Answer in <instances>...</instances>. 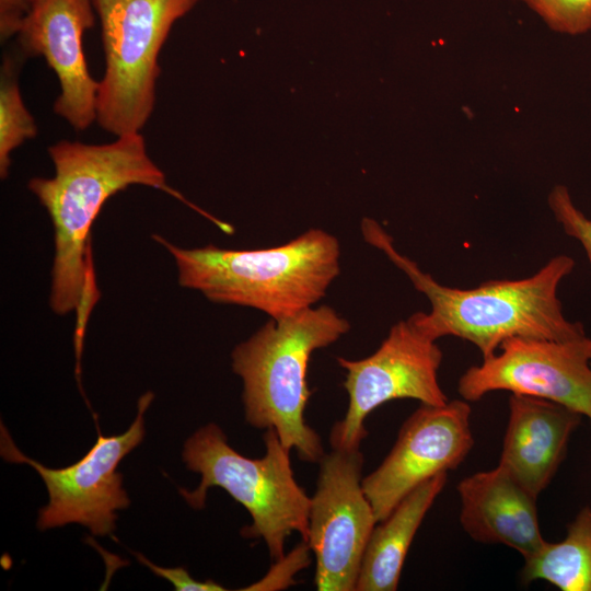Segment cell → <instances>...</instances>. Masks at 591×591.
Masks as SVG:
<instances>
[{
  "label": "cell",
  "instance_id": "9",
  "mask_svg": "<svg viewBox=\"0 0 591 591\" xmlns=\"http://www.w3.org/2000/svg\"><path fill=\"white\" fill-rule=\"evenodd\" d=\"M318 464L306 543L315 556L318 591H356L364 551L378 523L362 488L360 449H333Z\"/></svg>",
  "mask_w": 591,
  "mask_h": 591
},
{
  "label": "cell",
  "instance_id": "1",
  "mask_svg": "<svg viewBox=\"0 0 591 591\" xmlns=\"http://www.w3.org/2000/svg\"><path fill=\"white\" fill-rule=\"evenodd\" d=\"M48 155L55 167L54 176L33 177L27 186L47 210L54 227L49 305L58 315L78 313L74 343L81 349L86 315L99 298L90 233L106 200L130 185H144L179 199L220 229L225 222L167 185L140 132L123 135L103 144L61 140L48 147Z\"/></svg>",
  "mask_w": 591,
  "mask_h": 591
},
{
  "label": "cell",
  "instance_id": "20",
  "mask_svg": "<svg viewBox=\"0 0 591 591\" xmlns=\"http://www.w3.org/2000/svg\"><path fill=\"white\" fill-rule=\"evenodd\" d=\"M309 551H311L309 544L302 541L289 555L275 560V565L260 581L243 590H279L293 584L291 577L310 563Z\"/></svg>",
  "mask_w": 591,
  "mask_h": 591
},
{
  "label": "cell",
  "instance_id": "8",
  "mask_svg": "<svg viewBox=\"0 0 591 591\" xmlns=\"http://www.w3.org/2000/svg\"><path fill=\"white\" fill-rule=\"evenodd\" d=\"M152 399L150 392L140 397L136 418L124 433L105 437L97 427L95 444L78 462L62 468H50L26 456L1 424L2 457L32 466L46 485L49 500L38 511L39 530L79 523L94 535L113 533L116 512L130 502L117 466L143 440L144 414Z\"/></svg>",
  "mask_w": 591,
  "mask_h": 591
},
{
  "label": "cell",
  "instance_id": "18",
  "mask_svg": "<svg viewBox=\"0 0 591 591\" xmlns=\"http://www.w3.org/2000/svg\"><path fill=\"white\" fill-rule=\"evenodd\" d=\"M554 32L581 35L591 30V0H519Z\"/></svg>",
  "mask_w": 591,
  "mask_h": 591
},
{
  "label": "cell",
  "instance_id": "19",
  "mask_svg": "<svg viewBox=\"0 0 591 591\" xmlns=\"http://www.w3.org/2000/svg\"><path fill=\"white\" fill-rule=\"evenodd\" d=\"M548 207L566 235L580 243L591 267V219L573 202L565 185H556L547 197Z\"/></svg>",
  "mask_w": 591,
  "mask_h": 591
},
{
  "label": "cell",
  "instance_id": "5",
  "mask_svg": "<svg viewBox=\"0 0 591 591\" xmlns=\"http://www.w3.org/2000/svg\"><path fill=\"white\" fill-rule=\"evenodd\" d=\"M265 454L250 459L228 443L223 430L210 422L194 432L183 450L188 470L201 476L194 490L179 489L193 509H202L210 487L223 488L250 513L252 523L241 530L247 538H262L269 556L285 555L287 538L297 532L308 541L311 497L298 484L290 462V450L273 428L263 434Z\"/></svg>",
  "mask_w": 591,
  "mask_h": 591
},
{
  "label": "cell",
  "instance_id": "3",
  "mask_svg": "<svg viewBox=\"0 0 591 591\" xmlns=\"http://www.w3.org/2000/svg\"><path fill=\"white\" fill-rule=\"evenodd\" d=\"M174 258L178 283L208 300L259 310L273 320L312 308L340 273L336 236L310 229L275 247L227 250L212 244L179 247L152 236Z\"/></svg>",
  "mask_w": 591,
  "mask_h": 591
},
{
  "label": "cell",
  "instance_id": "4",
  "mask_svg": "<svg viewBox=\"0 0 591 591\" xmlns=\"http://www.w3.org/2000/svg\"><path fill=\"white\" fill-rule=\"evenodd\" d=\"M350 329L349 322L328 305L270 318L234 347L232 370L243 382L245 420L257 429L273 428L281 443L300 460L317 463L322 439L304 417L311 396L306 382L312 354Z\"/></svg>",
  "mask_w": 591,
  "mask_h": 591
},
{
  "label": "cell",
  "instance_id": "14",
  "mask_svg": "<svg viewBox=\"0 0 591 591\" xmlns=\"http://www.w3.org/2000/svg\"><path fill=\"white\" fill-rule=\"evenodd\" d=\"M460 523L483 544H500L524 558L545 542L536 499L501 466L474 473L457 484Z\"/></svg>",
  "mask_w": 591,
  "mask_h": 591
},
{
  "label": "cell",
  "instance_id": "23",
  "mask_svg": "<svg viewBox=\"0 0 591 591\" xmlns=\"http://www.w3.org/2000/svg\"><path fill=\"white\" fill-rule=\"evenodd\" d=\"M35 1H36V0H31L32 3L35 2Z\"/></svg>",
  "mask_w": 591,
  "mask_h": 591
},
{
  "label": "cell",
  "instance_id": "10",
  "mask_svg": "<svg viewBox=\"0 0 591 591\" xmlns=\"http://www.w3.org/2000/svg\"><path fill=\"white\" fill-rule=\"evenodd\" d=\"M506 391L561 404L591 424V337L551 340L513 337L460 376L457 392L472 403Z\"/></svg>",
  "mask_w": 591,
  "mask_h": 591
},
{
  "label": "cell",
  "instance_id": "16",
  "mask_svg": "<svg viewBox=\"0 0 591 591\" xmlns=\"http://www.w3.org/2000/svg\"><path fill=\"white\" fill-rule=\"evenodd\" d=\"M523 559L526 583L543 580L561 591H591V508L580 509L563 540L545 541Z\"/></svg>",
  "mask_w": 591,
  "mask_h": 591
},
{
  "label": "cell",
  "instance_id": "22",
  "mask_svg": "<svg viewBox=\"0 0 591 591\" xmlns=\"http://www.w3.org/2000/svg\"><path fill=\"white\" fill-rule=\"evenodd\" d=\"M31 8V0H0V37L2 42L19 34Z\"/></svg>",
  "mask_w": 591,
  "mask_h": 591
},
{
  "label": "cell",
  "instance_id": "11",
  "mask_svg": "<svg viewBox=\"0 0 591 591\" xmlns=\"http://www.w3.org/2000/svg\"><path fill=\"white\" fill-rule=\"evenodd\" d=\"M472 408L465 399L421 404L402 425L382 461L362 478L378 522L420 484L456 468L474 445Z\"/></svg>",
  "mask_w": 591,
  "mask_h": 591
},
{
  "label": "cell",
  "instance_id": "6",
  "mask_svg": "<svg viewBox=\"0 0 591 591\" xmlns=\"http://www.w3.org/2000/svg\"><path fill=\"white\" fill-rule=\"evenodd\" d=\"M199 0H92L101 22L105 72L96 121L116 137L140 132L155 105L159 53L172 26Z\"/></svg>",
  "mask_w": 591,
  "mask_h": 591
},
{
  "label": "cell",
  "instance_id": "21",
  "mask_svg": "<svg viewBox=\"0 0 591 591\" xmlns=\"http://www.w3.org/2000/svg\"><path fill=\"white\" fill-rule=\"evenodd\" d=\"M138 560L148 566L155 575L170 581L176 591H223L227 590L221 584L212 581H198L194 579L183 567L165 568L152 564L143 555L137 553Z\"/></svg>",
  "mask_w": 591,
  "mask_h": 591
},
{
  "label": "cell",
  "instance_id": "12",
  "mask_svg": "<svg viewBox=\"0 0 591 591\" xmlns=\"http://www.w3.org/2000/svg\"><path fill=\"white\" fill-rule=\"evenodd\" d=\"M94 21L92 0H36L16 35L24 59L42 56L55 71L61 92L54 112L77 130L96 121L99 82L88 70L82 45Z\"/></svg>",
  "mask_w": 591,
  "mask_h": 591
},
{
  "label": "cell",
  "instance_id": "2",
  "mask_svg": "<svg viewBox=\"0 0 591 591\" xmlns=\"http://www.w3.org/2000/svg\"><path fill=\"white\" fill-rule=\"evenodd\" d=\"M361 231L366 242L385 254L428 299L430 311L417 313L421 326L436 340L461 338L473 344L484 359L513 337L571 340L587 336L580 322L565 316L558 298L561 281L575 268L568 255L552 257L530 277L457 288L441 285L399 253L393 237L373 219L364 218Z\"/></svg>",
  "mask_w": 591,
  "mask_h": 591
},
{
  "label": "cell",
  "instance_id": "15",
  "mask_svg": "<svg viewBox=\"0 0 591 591\" xmlns=\"http://www.w3.org/2000/svg\"><path fill=\"white\" fill-rule=\"evenodd\" d=\"M448 480L439 474L410 491L374 526L362 558L356 591H395L413 540Z\"/></svg>",
  "mask_w": 591,
  "mask_h": 591
},
{
  "label": "cell",
  "instance_id": "13",
  "mask_svg": "<svg viewBox=\"0 0 591 591\" xmlns=\"http://www.w3.org/2000/svg\"><path fill=\"white\" fill-rule=\"evenodd\" d=\"M498 465L533 497L551 484L583 416L561 404L510 394Z\"/></svg>",
  "mask_w": 591,
  "mask_h": 591
},
{
  "label": "cell",
  "instance_id": "7",
  "mask_svg": "<svg viewBox=\"0 0 591 591\" xmlns=\"http://www.w3.org/2000/svg\"><path fill=\"white\" fill-rule=\"evenodd\" d=\"M442 357L417 312L396 322L372 355L356 360L337 357L346 371L343 385L349 401L345 417L332 427V448L360 449L367 437L364 420L387 402L412 398L425 405L445 404L449 398L438 378Z\"/></svg>",
  "mask_w": 591,
  "mask_h": 591
},
{
  "label": "cell",
  "instance_id": "17",
  "mask_svg": "<svg viewBox=\"0 0 591 591\" xmlns=\"http://www.w3.org/2000/svg\"><path fill=\"white\" fill-rule=\"evenodd\" d=\"M23 57L14 50L3 57L0 76V175L5 178L11 153L37 135L35 120L26 108L18 82Z\"/></svg>",
  "mask_w": 591,
  "mask_h": 591
}]
</instances>
